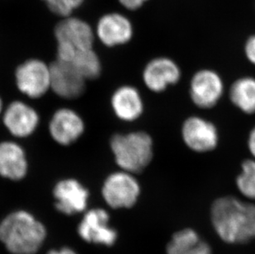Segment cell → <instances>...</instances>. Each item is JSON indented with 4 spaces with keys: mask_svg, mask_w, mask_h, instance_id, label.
Segmentation results:
<instances>
[{
    "mask_svg": "<svg viewBox=\"0 0 255 254\" xmlns=\"http://www.w3.org/2000/svg\"><path fill=\"white\" fill-rule=\"evenodd\" d=\"M182 76L180 67L171 58L159 56L147 63L142 78L147 89L162 93L169 86L178 84Z\"/></svg>",
    "mask_w": 255,
    "mask_h": 254,
    "instance_id": "8fae6325",
    "label": "cell"
},
{
    "mask_svg": "<svg viewBox=\"0 0 255 254\" xmlns=\"http://www.w3.org/2000/svg\"><path fill=\"white\" fill-rule=\"evenodd\" d=\"M51 89L57 96L75 99L82 96L86 89V79L69 63L56 59L50 65Z\"/></svg>",
    "mask_w": 255,
    "mask_h": 254,
    "instance_id": "30bf717a",
    "label": "cell"
},
{
    "mask_svg": "<svg viewBox=\"0 0 255 254\" xmlns=\"http://www.w3.org/2000/svg\"><path fill=\"white\" fill-rule=\"evenodd\" d=\"M244 51L247 60L255 66V34L249 36L246 40Z\"/></svg>",
    "mask_w": 255,
    "mask_h": 254,
    "instance_id": "603a6c76",
    "label": "cell"
},
{
    "mask_svg": "<svg viewBox=\"0 0 255 254\" xmlns=\"http://www.w3.org/2000/svg\"><path fill=\"white\" fill-rule=\"evenodd\" d=\"M181 135L186 146L196 153L212 151L219 142L217 127L212 122L196 116L183 122Z\"/></svg>",
    "mask_w": 255,
    "mask_h": 254,
    "instance_id": "52a82bcc",
    "label": "cell"
},
{
    "mask_svg": "<svg viewBox=\"0 0 255 254\" xmlns=\"http://www.w3.org/2000/svg\"><path fill=\"white\" fill-rule=\"evenodd\" d=\"M47 254H76V253L69 248H64L60 250H51Z\"/></svg>",
    "mask_w": 255,
    "mask_h": 254,
    "instance_id": "484cf974",
    "label": "cell"
},
{
    "mask_svg": "<svg viewBox=\"0 0 255 254\" xmlns=\"http://www.w3.org/2000/svg\"><path fill=\"white\" fill-rule=\"evenodd\" d=\"M85 123L76 112L60 108L54 113L49 123V132L57 144L67 146L77 141L84 134Z\"/></svg>",
    "mask_w": 255,
    "mask_h": 254,
    "instance_id": "5bb4252c",
    "label": "cell"
},
{
    "mask_svg": "<svg viewBox=\"0 0 255 254\" xmlns=\"http://www.w3.org/2000/svg\"><path fill=\"white\" fill-rule=\"evenodd\" d=\"M248 149L255 159V127L251 129L249 134Z\"/></svg>",
    "mask_w": 255,
    "mask_h": 254,
    "instance_id": "d4e9b609",
    "label": "cell"
},
{
    "mask_svg": "<svg viewBox=\"0 0 255 254\" xmlns=\"http://www.w3.org/2000/svg\"><path fill=\"white\" fill-rule=\"evenodd\" d=\"M236 187L245 198L255 201V159H246L236 178Z\"/></svg>",
    "mask_w": 255,
    "mask_h": 254,
    "instance_id": "44dd1931",
    "label": "cell"
},
{
    "mask_svg": "<svg viewBox=\"0 0 255 254\" xmlns=\"http://www.w3.org/2000/svg\"><path fill=\"white\" fill-rule=\"evenodd\" d=\"M224 93V83L218 73L209 69L196 72L191 79L189 95L198 108L211 109L219 103Z\"/></svg>",
    "mask_w": 255,
    "mask_h": 254,
    "instance_id": "ba28073f",
    "label": "cell"
},
{
    "mask_svg": "<svg viewBox=\"0 0 255 254\" xmlns=\"http://www.w3.org/2000/svg\"><path fill=\"white\" fill-rule=\"evenodd\" d=\"M166 254H212V246L193 228L173 233L166 246Z\"/></svg>",
    "mask_w": 255,
    "mask_h": 254,
    "instance_id": "ac0fdd59",
    "label": "cell"
},
{
    "mask_svg": "<svg viewBox=\"0 0 255 254\" xmlns=\"http://www.w3.org/2000/svg\"><path fill=\"white\" fill-rule=\"evenodd\" d=\"M95 36L104 46H123L131 41L134 35L132 22L121 12H113L103 15L97 22Z\"/></svg>",
    "mask_w": 255,
    "mask_h": 254,
    "instance_id": "9c48e42d",
    "label": "cell"
},
{
    "mask_svg": "<svg viewBox=\"0 0 255 254\" xmlns=\"http://www.w3.org/2000/svg\"><path fill=\"white\" fill-rule=\"evenodd\" d=\"M15 82L18 90L30 99H39L51 89V69L43 60L30 59L17 66Z\"/></svg>",
    "mask_w": 255,
    "mask_h": 254,
    "instance_id": "8992f818",
    "label": "cell"
},
{
    "mask_svg": "<svg viewBox=\"0 0 255 254\" xmlns=\"http://www.w3.org/2000/svg\"><path fill=\"white\" fill-rule=\"evenodd\" d=\"M67 1L74 10L80 7L85 2V0H67Z\"/></svg>",
    "mask_w": 255,
    "mask_h": 254,
    "instance_id": "4316f807",
    "label": "cell"
},
{
    "mask_svg": "<svg viewBox=\"0 0 255 254\" xmlns=\"http://www.w3.org/2000/svg\"><path fill=\"white\" fill-rule=\"evenodd\" d=\"M109 215L104 209L87 211L78 227V234L83 240L97 245L112 246L118 234L109 226Z\"/></svg>",
    "mask_w": 255,
    "mask_h": 254,
    "instance_id": "7c38bea8",
    "label": "cell"
},
{
    "mask_svg": "<svg viewBox=\"0 0 255 254\" xmlns=\"http://www.w3.org/2000/svg\"><path fill=\"white\" fill-rule=\"evenodd\" d=\"M65 62L72 65L86 80L98 79L101 75V61L94 49L75 51Z\"/></svg>",
    "mask_w": 255,
    "mask_h": 254,
    "instance_id": "ffe728a7",
    "label": "cell"
},
{
    "mask_svg": "<svg viewBox=\"0 0 255 254\" xmlns=\"http://www.w3.org/2000/svg\"><path fill=\"white\" fill-rule=\"evenodd\" d=\"M49 10L54 14L61 18L72 15L74 9L68 2L67 0H42Z\"/></svg>",
    "mask_w": 255,
    "mask_h": 254,
    "instance_id": "7402d4cb",
    "label": "cell"
},
{
    "mask_svg": "<svg viewBox=\"0 0 255 254\" xmlns=\"http://www.w3.org/2000/svg\"><path fill=\"white\" fill-rule=\"evenodd\" d=\"M28 170L24 149L14 141L0 142V176L12 181H20Z\"/></svg>",
    "mask_w": 255,
    "mask_h": 254,
    "instance_id": "2e32d148",
    "label": "cell"
},
{
    "mask_svg": "<svg viewBox=\"0 0 255 254\" xmlns=\"http://www.w3.org/2000/svg\"><path fill=\"white\" fill-rule=\"evenodd\" d=\"M2 99H1V98H0V114L2 113Z\"/></svg>",
    "mask_w": 255,
    "mask_h": 254,
    "instance_id": "83f0119b",
    "label": "cell"
},
{
    "mask_svg": "<svg viewBox=\"0 0 255 254\" xmlns=\"http://www.w3.org/2000/svg\"><path fill=\"white\" fill-rule=\"evenodd\" d=\"M2 123L12 136L26 138L38 127L40 118L37 112L27 103L14 101L5 109Z\"/></svg>",
    "mask_w": 255,
    "mask_h": 254,
    "instance_id": "9a60e30c",
    "label": "cell"
},
{
    "mask_svg": "<svg viewBox=\"0 0 255 254\" xmlns=\"http://www.w3.org/2000/svg\"><path fill=\"white\" fill-rule=\"evenodd\" d=\"M148 1L149 0H118V2H120V4L123 7L130 11L140 9V7Z\"/></svg>",
    "mask_w": 255,
    "mask_h": 254,
    "instance_id": "cb8c5ba5",
    "label": "cell"
},
{
    "mask_svg": "<svg viewBox=\"0 0 255 254\" xmlns=\"http://www.w3.org/2000/svg\"><path fill=\"white\" fill-rule=\"evenodd\" d=\"M43 224L26 211L9 214L0 222V242L12 254H34L46 239Z\"/></svg>",
    "mask_w": 255,
    "mask_h": 254,
    "instance_id": "7a4b0ae2",
    "label": "cell"
},
{
    "mask_svg": "<svg viewBox=\"0 0 255 254\" xmlns=\"http://www.w3.org/2000/svg\"><path fill=\"white\" fill-rule=\"evenodd\" d=\"M53 195L56 208L61 213L72 216L86 210L89 192L78 180H60L54 187Z\"/></svg>",
    "mask_w": 255,
    "mask_h": 254,
    "instance_id": "4fadbf2b",
    "label": "cell"
},
{
    "mask_svg": "<svg viewBox=\"0 0 255 254\" xmlns=\"http://www.w3.org/2000/svg\"><path fill=\"white\" fill-rule=\"evenodd\" d=\"M110 146L121 170L132 174L141 173L153 159V139L146 132L114 134Z\"/></svg>",
    "mask_w": 255,
    "mask_h": 254,
    "instance_id": "3957f363",
    "label": "cell"
},
{
    "mask_svg": "<svg viewBox=\"0 0 255 254\" xmlns=\"http://www.w3.org/2000/svg\"><path fill=\"white\" fill-rule=\"evenodd\" d=\"M54 34L57 42V60L66 61L75 51L94 49L95 31L79 17L69 16L56 24Z\"/></svg>",
    "mask_w": 255,
    "mask_h": 254,
    "instance_id": "277c9868",
    "label": "cell"
},
{
    "mask_svg": "<svg viewBox=\"0 0 255 254\" xmlns=\"http://www.w3.org/2000/svg\"><path fill=\"white\" fill-rule=\"evenodd\" d=\"M111 105L116 117L123 122H135L144 112V103L140 92L130 85L120 87L114 92Z\"/></svg>",
    "mask_w": 255,
    "mask_h": 254,
    "instance_id": "e0dca14e",
    "label": "cell"
},
{
    "mask_svg": "<svg viewBox=\"0 0 255 254\" xmlns=\"http://www.w3.org/2000/svg\"><path fill=\"white\" fill-rule=\"evenodd\" d=\"M211 223L227 245H245L255 240V204L232 196L219 197L211 206Z\"/></svg>",
    "mask_w": 255,
    "mask_h": 254,
    "instance_id": "6da1fadb",
    "label": "cell"
},
{
    "mask_svg": "<svg viewBox=\"0 0 255 254\" xmlns=\"http://www.w3.org/2000/svg\"><path fill=\"white\" fill-rule=\"evenodd\" d=\"M140 195V185L135 174L121 170L108 176L102 187V196L114 209L131 208Z\"/></svg>",
    "mask_w": 255,
    "mask_h": 254,
    "instance_id": "5b68a950",
    "label": "cell"
},
{
    "mask_svg": "<svg viewBox=\"0 0 255 254\" xmlns=\"http://www.w3.org/2000/svg\"><path fill=\"white\" fill-rule=\"evenodd\" d=\"M229 96L236 108L246 114L255 113V79L242 77L236 79L230 89Z\"/></svg>",
    "mask_w": 255,
    "mask_h": 254,
    "instance_id": "d6986e66",
    "label": "cell"
}]
</instances>
